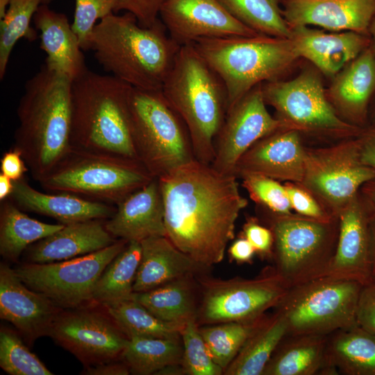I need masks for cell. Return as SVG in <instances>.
Segmentation results:
<instances>
[{"mask_svg": "<svg viewBox=\"0 0 375 375\" xmlns=\"http://www.w3.org/2000/svg\"><path fill=\"white\" fill-rule=\"evenodd\" d=\"M237 179L197 159L158 178L166 237L207 269L223 260L248 204Z\"/></svg>", "mask_w": 375, "mask_h": 375, "instance_id": "6da1fadb", "label": "cell"}, {"mask_svg": "<svg viewBox=\"0 0 375 375\" xmlns=\"http://www.w3.org/2000/svg\"><path fill=\"white\" fill-rule=\"evenodd\" d=\"M180 47L160 18L144 27L127 12L101 19L88 41V50L106 72L132 88L149 91L161 90Z\"/></svg>", "mask_w": 375, "mask_h": 375, "instance_id": "7a4b0ae2", "label": "cell"}, {"mask_svg": "<svg viewBox=\"0 0 375 375\" xmlns=\"http://www.w3.org/2000/svg\"><path fill=\"white\" fill-rule=\"evenodd\" d=\"M72 84L67 76L44 65L25 83L13 148L38 182L71 147Z\"/></svg>", "mask_w": 375, "mask_h": 375, "instance_id": "3957f363", "label": "cell"}, {"mask_svg": "<svg viewBox=\"0 0 375 375\" xmlns=\"http://www.w3.org/2000/svg\"><path fill=\"white\" fill-rule=\"evenodd\" d=\"M131 86L88 69L72 84L71 147L137 159L129 112Z\"/></svg>", "mask_w": 375, "mask_h": 375, "instance_id": "277c9868", "label": "cell"}, {"mask_svg": "<svg viewBox=\"0 0 375 375\" xmlns=\"http://www.w3.org/2000/svg\"><path fill=\"white\" fill-rule=\"evenodd\" d=\"M161 92L184 122L195 158L211 165L228 110L227 91L194 44L181 46Z\"/></svg>", "mask_w": 375, "mask_h": 375, "instance_id": "5b68a950", "label": "cell"}, {"mask_svg": "<svg viewBox=\"0 0 375 375\" xmlns=\"http://www.w3.org/2000/svg\"><path fill=\"white\" fill-rule=\"evenodd\" d=\"M193 44L224 83L228 110L255 86L285 79L301 59L290 38L262 34L201 38Z\"/></svg>", "mask_w": 375, "mask_h": 375, "instance_id": "8992f818", "label": "cell"}, {"mask_svg": "<svg viewBox=\"0 0 375 375\" xmlns=\"http://www.w3.org/2000/svg\"><path fill=\"white\" fill-rule=\"evenodd\" d=\"M258 210V219L273 233V266L289 288L326 275L336 250L338 217L318 219Z\"/></svg>", "mask_w": 375, "mask_h": 375, "instance_id": "52a82bcc", "label": "cell"}, {"mask_svg": "<svg viewBox=\"0 0 375 375\" xmlns=\"http://www.w3.org/2000/svg\"><path fill=\"white\" fill-rule=\"evenodd\" d=\"M153 178L137 159L70 147L38 182L47 191L117 206Z\"/></svg>", "mask_w": 375, "mask_h": 375, "instance_id": "ba28073f", "label": "cell"}, {"mask_svg": "<svg viewBox=\"0 0 375 375\" xmlns=\"http://www.w3.org/2000/svg\"><path fill=\"white\" fill-rule=\"evenodd\" d=\"M131 135L138 160L154 178H160L195 157L188 128L161 90L131 88Z\"/></svg>", "mask_w": 375, "mask_h": 375, "instance_id": "9c48e42d", "label": "cell"}, {"mask_svg": "<svg viewBox=\"0 0 375 375\" xmlns=\"http://www.w3.org/2000/svg\"><path fill=\"white\" fill-rule=\"evenodd\" d=\"M323 76L310 63L291 79L262 83L264 101L277 119L303 138L339 141L358 136L362 128L338 117L326 97Z\"/></svg>", "mask_w": 375, "mask_h": 375, "instance_id": "30bf717a", "label": "cell"}, {"mask_svg": "<svg viewBox=\"0 0 375 375\" xmlns=\"http://www.w3.org/2000/svg\"><path fill=\"white\" fill-rule=\"evenodd\" d=\"M362 284L328 276L292 287L274 308L285 319L287 335H322L358 324Z\"/></svg>", "mask_w": 375, "mask_h": 375, "instance_id": "8fae6325", "label": "cell"}, {"mask_svg": "<svg viewBox=\"0 0 375 375\" xmlns=\"http://www.w3.org/2000/svg\"><path fill=\"white\" fill-rule=\"evenodd\" d=\"M196 278L199 288V326L258 319L274 308L289 289L274 266L265 267L252 278L221 279L206 272Z\"/></svg>", "mask_w": 375, "mask_h": 375, "instance_id": "7c38bea8", "label": "cell"}, {"mask_svg": "<svg viewBox=\"0 0 375 375\" xmlns=\"http://www.w3.org/2000/svg\"><path fill=\"white\" fill-rule=\"evenodd\" d=\"M374 179L375 171L361 161L357 136L326 147H306L299 184L333 217H338L362 186Z\"/></svg>", "mask_w": 375, "mask_h": 375, "instance_id": "4fadbf2b", "label": "cell"}, {"mask_svg": "<svg viewBox=\"0 0 375 375\" xmlns=\"http://www.w3.org/2000/svg\"><path fill=\"white\" fill-rule=\"evenodd\" d=\"M128 242L119 239L97 251L65 260L24 262L14 270L26 286L45 295L62 309L78 308L92 301L99 276Z\"/></svg>", "mask_w": 375, "mask_h": 375, "instance_id": "5bb4252c", "label": "cell"}, {"mask_svg": "<svg viewBox=\"0 0 375 375\" xmlns=\"http://www.w3.org/2000/svg\"><path fill=\"white\" fill-rule=\"evenodd\" d=\"M68 310L58 316L49 337L85 367L121 359L128 338L108 312Z\"/></svg>", "mask_w": 375, "mask_h": 375, "instance_id": "9a60e30c", "label": "cell"}, {"mask_svg": "<svg viewBox=\"0 0 375 375\" xmlns=\"http://www.w3.org/2000/svg\"><path fill=\"white\" fill-rule=\"evenodd\" d=\"M283 128H288L267 108L262 83L255 86L227 111L215 140L211 165L222 173L234 175L238 160L254 143Z\"/></svg>", "mask_w": 375, "mask_h": 375, "instance_id": "2e32d148", "label": "cell"}, {"mask_svg": "<svg viewBox=\"0 0 375 375\" xmlns=\"http://www.w3.org/2000/svg\"><path fill=\"white\" fill-rule=\"evenodd\" d=\"M159 16L180 46L201 38L259 35L234 18L217 0H166Z\"/></svg>", "mask_w": 375, "mask_h": 375, "instance_id": "e0dca14e", "label": "cell"}, {"mask_svg": "<svg viewBox=\"0 0 375 375\" xmlns=\"http://www.w3.org/2000/svg\"><path fill=\"white\" fill-rule=\"evenodd\" d=\"M374 211L360 192L341 210L336 250L325 276L362 285L371 280L370 223Z\"/></svg>", "mask_w": 375, "mask_h": 375, "instance_id": "ac0fdd59", "label": "cell"}, {"mask_svg": "<svg viewBox=\"0 0 375 375\" xmlns=\"http://www.w3.org/2000/svg\"><path fill=\"white\" fill-rule=\"evenodd\" d=\"M63 310L26 286L14 269L0 263V318L10 322L29 346L39 338L49 336Z\"/></svg>", "mask_w": 375, "mask_h": 375, "instance_id": "d6986e66", "label": "cell"}, {"mask_svg": "<svg viewBox=\"0 0 375 375\" xmlns=\"http://www.w3.org/2000/svg\"><path fill=\"white\" fill-rule=\"evenodd\" d=\"M306 146L294 129L283 128L260 138L238 160L234 175L254 174L280 182H301Z\"/></svg>", "mask_w": 375, "mask_h": 375, "instance_id": "ffe728a7", "label": "cell"}, {"mask_svg": "<svg viewBox=\"0 0 375 375\" xmlns=\"http://www.w3.org/2000/svg\"><path fill=\"white\" fill-rule=\"evenodd\" d=\"M282 15L290 28L317 26L331 32L369 35L375 0H281Z\"/></svg>", "mask_w": 375, "mask_h": 375, "instance_id": "44dd1931", "label": "cell"}, {"mask_svg": "<svg viewBox=\"0 0 375 375\" xmlns=\"http://www.w3.org/2000/svg\"><path fill=\"white\" fill-rule=\"evenodd\" d=\"M331 80L326 94L336 114L349 124L365 128L375 93V51L371 46Z\"/></svg>", "mask_w": 375, "mask_h": 375, "instance_id": "7402d4cb", "label": "cell"}, {"mask_svg": "<svg viewBox=\"0 0 375 375\" xmlns=\"http://www.w3.org/2000/svg\"><path fill=\"white\" fill-rule=\"evenodd\" d=\"M290 40L301 59L332 78L371 46L368 34L355 31L326 32L308 26L291 28Z\"/></svg>", "mask_w": 375, "mask_h": 375, "instance_id": "603a6c76", "label": "cell"}, {"mask_svg": "<svg viewBox=\"0 0 375 375\" xmlns=\"http://www.w3.org/2000/svg\"><path fill=\"white\" fill-rule=\"evenodd\" d=\"M107 231L115 238L139 242L151 236H166L162 197L157 178L133 192L116 206L106 219Z\"/></svg>", "mask_w": 375, "mask_h": 375, "instance_id": "cb8c5ba5", "label": "cell"}, {"mask_svg": "<svg viewBox=\"0 0 375 375\" xmlns=\"http://www.w3.org/2000/svg\"><path fill=\"white\" fill-rule=\"evenodd\" d=\"M22 210L50 217L68 224L90 219H108L116 207L67 192L44 193L31 187L24 176L14 181L8 198Z\"/></svg>", "mask_w": 375, "mask_h": 375, "instance_id": "d4e9b609", "label": "cell"}, {"mask_svg": "<svg viewBox=\"0 0 375 375\" xmlns=\"http://www.w3.org/2000/svg\"><path fill=\"white\" fill-rule=\"evenodd\" d=\"M106 219L65 224L56 233L32 244L24 252L26 262L48 263L84 256L117 240L106 228Z\"/></svg>", "mask_w": 375, "mask_h": 375, "instance_id": "484cf974", "label": "cell"}, {"mask_svg": "<svg viewBox=\"0 0 375 375\" xmlns=\"http://www.w3.org/2000/svg\"><path fill=\"white\" fill-rule=\"evenodd\" d=\"M33 22L36 30L40 32V47L47 54L44 65L49 70L62 74L73 81L88 69L78 38L65 14L43 3L35 13Z\"/></svg>", "mask_w": 375, "mask_h": 375, "instance_id": "4316f807", "label": "cell"}, {"mask_svg": "<svg viewBox=\"0 0 375 375\" xmlns=\"http://www.w3.org/2000/svg\"><path fill=\"white\" fill-rule=\"evenodd\" d=\"M140 244L141 258L133 292L149 291L185 275L208 270L179 250L166 236H151Z\"/></svg>", "mask_w": 375, "mask_h": 375, "instance_id": "83f0119b", "label": "cell"}, {"mask_svg": "<svg viewBox=\"0 0 375 375\" xmlns=\"http://www.w3.org/2000/svg\"><path fill=\"white\" fill-rule=\"evenodd\" d=\"M327 341L328 335H286L262 375H332L327 360Z\"/></svg>", "mask_w": 375, "mask_h": 375, "instance_id": "f1b7e54d", "label": "cell"}, {"mask_svg": "<svg viewBox=\"0 0 375 375\" xmlns=\"http://www.w3.org/2000/svg\"><path fill=\"white\" fill-rule=\"evenodd\" d=\"M197 274H188L132 297L154 316L169 324L183 326L197 320L199 299Z\"/></svg>", "mask_w": 375, "mask_h": 375, "instance_id": "f546056e", "label": "cell"}, {"mask_svg": "<svg viewBox=\"0 0 375 375\" xmlns=\"http://www.w3.org/2000/svg\"><path fill=\"white\" fill-rule=\"evenodd\" d=\"M326 355L332 375H375V334L358 324L328 335Z\"/></svg>", "mask_w": 375, "mask_h": 375, "instance_id": "4dcf8cb0", "label": "cell"}, {"mask_svg": "<svg viewBox=\"0 0 375 375\" xmlns=\"http://www.w3.org/2000/svg\"><path fill=\"white\" fill-rule=\"evenodd\" d=\"M286 335L284 318L276 311L266 314L224 374L262 375L272 355Z\"/></svg>", "mask_w": 375, "mask_h": 375, "instance_id": "1f68e13d", "label": "cell"}, {"mask_svg": "<svg viewBox=\"0 0 375 375\" xmlns=\"http://www.w3.org/2000/svg\"><path fill=\"white\" fill-rule=\"evenodd\" d=\"M64 225L31 218L8 198L1 201L0 206V254L6 260L16 262L30 245Z\"/></svg>", "mask_w": 375, "mask_h": 375, "instance_id": "d6a6232c", "label": "cell"}, {"mask_svg": "<svg viewBox=\"0 0 375 375\" xmlns=\"http://www.w3.org/2000/svg\"><path fill=\"white\" fill-rule=\"evenodd\" d=\"M140 258V242H128L99 276L92 301L106 308L131 299Z\"/></svg>", "mask_w": 375, "mask_h": 375, "instance_id": "836d02e7", "label": "cell"}, {"mask_svg": "<svg viewBox=\"0 0 375 375\" xmlns=\"http://www.w3.org/2000/svg\"><path fill=\"white\" fill-rule=\"evenodd\" d=\"M181 335L172 338L135 336L128 339L121 359L130 372L138 375L157 374L160 370L181 365Z\"/></svg>", "mask_w": 375, "mask_h": 375, "instance_id": "e575fe53", "label": "cell"}, {"mask_svg": "<svg viewBox=\"0 0 375 375\" xmlns=\"http://www.w3.org/2000/svg\"><path fill=\"white\" fill-rule=\"evenodd\" d=\"M237 20L256 33L290 38L291 28L282 15L279 0H217Z\"/></svg>", "mask_w": 375, "mask_h": 375, "instance_id": "d590c367", "label": "cell"}, {"mask_svg": "<svg viewBox=\"0 0 375 375\" xmlns=\"http://www.w3.org/2000/svg\"><path fill=\"white\" fill-rule=\"evenodd\" d=\"M106 312L128 339L135 336L172 338L181 335L183 326L162 321L133 297L106 307Z\"/></svg>", "mask_w": 375, "mask_h": 375, "instance_id": "8d00e7d4", "label": "cell"}, {"mask_svg": "<svg viewBox=\"0 0 375 375\" xmlns=\"http://www.w3.org/2000/svg\"><path fill=\"white\" fill-rule=\"evenodd\" d=\"M42 0H10L0 26V78L5 76L11 52L21 38L33 42L37 30L31 26Z\"/></svg>", "mask_w": 375, "mask_h": 375, "instance_id": "74e56055", "label": "cell"}, {"mask_svg": "<svg viewBox=\"0 0 375 375\" xmlns=\"http://www.w3.org/2000/svg\"><path fill=\"white\" fill-rule=\"evenodd\" d=\"M199 326V332L214 360L224 372L262 318Z\"/></svg>", "mask_w": 375, "mask_h": 375, "instance_id": "f35d334b", "label": "cell"}, {"mask_svg": "<svg viewBox=\"0 0 375 375\" xmlns=\"http://www.w3.org/2000/svg\"><path fill=\"white\" fill-rule=\"evenodd\" d=\"M0 367L10 375L53 374L30 351L17 331L4 326L0 328Z\"/></svg>", "mask_w": 375, "mask_h": 375, "instance_id": "ab89813d", "label": "cell"}, {"mask_svg": "<svg viewBox=\"0 0 375 375\" xmlns=\"http://www.w3.org/2000/svg\"><path fill=\"white\" fill-rule=\"evenodd\" d=\"M199 327L197 320H190L183 326L180 333L183 344L181 366L185 374H224V369L214 361Z\"/></svg>", "mask_w": 375, "mask_h": 375, "instance_id": "60d3db41", "label": "cell"}, {"mask_svg": "<svg viewBox=\"0 0 375 375\" xmlns=\"http://www.w3.org/2000/svg\"><path fill=\"white\" fill-rule=\"evenodd\" d=\"M238 178L258 208L274 214L292 212L286 188L280 181L254 174H242Z\"/></svg>", "mask_w": 375, "mask_h": 375, "instance_id": "b9f144b4", "label": "cell"}, {"mask_svg": "<svg viewBox=\"0 0 375 375\" xmlns=\"http://www.w3.org/2000/svg\"><path fill=\"white\" fill-rule=\"evenodd\" d=\"M114 8L115 0H75L72 28L82 50H88L89 38L96 22L114 12Z\"/></svg>", "mask_w": 375, "mask_h": 375, "instance_id": "7bdbcfd3", "label": "cell"}, {"mask_svg": "<svg viewBox=\"0 0 375 375\" xmlns=\"http://www.w3.org/2000/svg\"><path fill=\"white\" fill-rule=\"evenodd\" d=\"M283 184L294 212L318 219L335 217L328 214L315 197L299 183L285 182Z\"/></svg>", "mask_w": 375, "mask_h": 375, "instance_id": "ee69618b", "label": "cell"}, {"mask_svg": "<svg viewBox=\"0 0 375 375\" xmlns=\"http://www.w3.org/2000/svg\"><path fill=\"white\" fill-rule=\"evenodd\" d=\"M239 236L246 238L262 260L273 258L274 236L271 229L256 217H249Z\"/></svg>", "mask_w": 375, "mask_h": 375, "instance_id": "f6af8a7d", "label": "cell"}, {"mask_svg": "<svg viewBox=\"0 0 375 375\" xmlns=\"http://www.w3.org/2000/svg\"><path fill=\"white\" fill-rule=\"evenodd\" d=\"M166 0H115L114 12L124 10L133 14L140 25L152 26L158 19Z\"/></svg>", "mask_w": 375, "mask_h": 375, "instance_id": "bcb514c9", "label": "cell"}, {"mask_svg": "<svg viewBox=\"0 0 375 375\" xmlns=\"http://www.w3.org/2000/svg\"><path fill=\"white\" fill-rule=\"evenodd\" d=\"M357 322L358 325L375 334V278H372L362 286Z\"/></svg>", "mask_w": 375, "mask_h": 375, "instance_id": "7dc6e473", "label": "cell"}, {"mask_svg": "<svg viewBox=\"0 0 375 375\" xmlns=\"http://www.w3.org/2000/svg\"><path fill=\"white\" fill-rule=\"evenodd\" d=\"M0 162L1 173L13 181L23 178L28 171L21 153L14 148L5 152Z\"/></svg>", "mask_w": 375, "mask_h": 375, "instance_id": "c3c4849f", "label": "cell"}, {"mask_svg": "<svg viewBox=\"0 0 375 375\" xmlns=\"http://www.w3.org/2000/svg\"><path fill=\"white\" fill-rule=\"evenodd\" d=\"M361 161L375 171V128L365 127L357 136Z\"/></svg>", "mask_w": 375, "mask_h": 375, "instance_id": "681fc988", "label": "cell"}, {"mask_svg": "<svg viewBox=\"0 0 375 375\" xmlns=\"http://www.w3.org/2000/svg\"><path fill=\"white\" fill-rule=\"evenodd\" d=\"M130 369L122 360H115L102 362L95 365L85 367L81 374L85 375H127Z\"/></svg>", "mask_w": 375, "mask_h": 375, "instance_id": "f907efd6", "label": "cell"}, {"mask_svg": "<svg viewBox=\"0 0 375 375\" xmlns=\"http://www.w3.org/2000/svg\"><path fill=\"white\" fill-rule=\"evenodd\" d=\"M231 260L238 264L251 263L256 254L255 249L244 238L239 236L234 240L228 249Z\"/></svg>", "mask_w": 375, "mask_h": 375, "instance_id": "816d5d0a", "label": "cell"}, {"mask_svg": "<svg viewBox=\"0 0 375 375\" xmlns=\"http://www.w3.org/2000/svg\"><path fill=\"white\" fill-rule=\"evenodd\" d=\"M367 202L375 210V179L365 183L360 190Z\"/></svg>", "mask_w": 375, "mask_h": 375, "instance_id": "f5cc1de1", "label": "cell"}, {"mask_svg": "<svg viewBox=\"0 0 375 375\" xmlns=\"http://www.w3.org/2000/svg\"><path fill=\"white\" fill-rule=\"evenodd\" d=\"M14 188V181L0 173V201L10 197Z\"/></svg>", "mask_w": 375, "mask_h": 375, "instance_id": "db71d44e", "label": "cell"}, {"mask_svg": "<svg viewBox=\"0 0 375 375\" xmlns=\"http://www.w3.org/2000/svg\"><path fill=\"white\" fill-rule=\"evenodd\" d=\"M370 258H371V279L375 278V211L370 223Z\"/></svg>", "mask_w": 375, "mask_h": 375, "instance_id": "11a10c76", "label": "cell"}, {"mask_svg": "<svg viewBox=\"0 0 375 375\" xmlns=\"http://www.w3.org/2000/svg\"><path fill=\"white\" fill-rule=\"evenodd\" d=\"M366 127L375 128V93L369 108L367 124Z\"/></svg>", "mask_w": 375, "mask_h": 375, "instance_id": "9f6ffc18", "label": "cell"}, {"mask_svg": "<svg viewBox=\"0 0 375 375\" xmlns=\"http://www.w3.org/2000/svg\"><path fill=\"white\" fill-rule=\"evenodd\" d=\"M369 35L371 38V47L375 51V16L369 28Z\"/></svg>", "mask_w": 375, "mask_h": 375, "instance_id": "6f0895ef", "label": "cell"}, {"mask_svg": "<svg viewBox=\"0 0 375 375\" xmlns=\"http://www.w3.org/2000/svg\"><path fill=\"white\" fill-rule=\"evenodd\" d=\"M10 0H0V19H2L8 9Z\"/></svg>", "mask_w": 375, "mask_h": 375, "instance_id": "680465c9", "label": "cell"}, {"mask_svg": "<svg viewBox=\"0 0 375 375\" xmlns=\"http://www.w3.org/2000/svg\"><path fill=\"white\" fill-rule=\"evenodd\" d=\"M51 0H42V3H46L47 4L48 3H49Z\"/></svg>", "mask_w": 375, "mask_h": 375, "instance_id": "91938a15", "label": "cell"}, {"mask_svg": "<svg viewBox=\"0 0 375 375\" xmlns=\"http://www.w3.org/2000/svg\"><path fill=\"white\" fill-rule=\"evenodd\" d=\"M281 1V0H279V1Z\"/></svg>", "mask_w": 375, "mask_h": 375, "instance_id": "94428289", "label": "cell"}]
</instances>
